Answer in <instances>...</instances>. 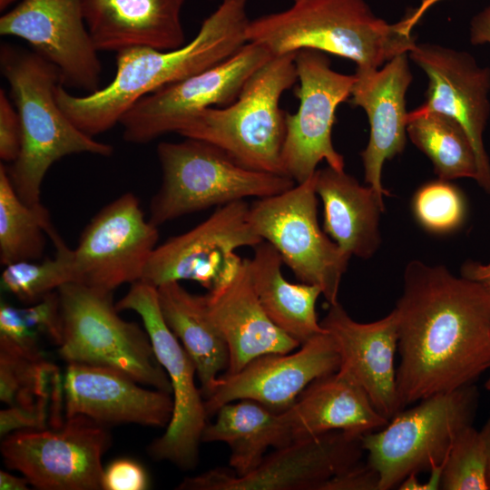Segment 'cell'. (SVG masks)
<instances>
[{"label":"cell","instance_id":"obj_1","mask_svg":"<svg viewBox=\"0 0 490 490\" xmlns=\"http://www.w3.org/2000/svg\"><path fill=\"white\" fill-rule=\"evenodd\" d=\"M394 310L401 410L474 384L490 368V293L480 283L413 260Z\"/></svg>","mask_w":490,"mask_h":490},{"label":"cell","instance_id":"obj_2","mask_svg":"<svg viewBox=\"0 0 490 490\" xmlns=\"http://www.w3.org/2000/svg\"><path fill=\"white\" fill-rule=\"evenodd\" d=\"M247 1L221 0L195 37L181 47L117 53L114 78L103 88L77 96L59 83L55 98L60 108L90 136L110 130L141 98L220 64L248 43Z\"/></svg>","mask_w":490,"mask_h":490},{"label":"cell","instance_id":"obj_3","mask_svg":"<svg viewBox=\"0 0 490 490\" xmlns=\"http://www.w3.org/2000/svg\"><path fill=\"white\" fill-rule=\"evenodd\" d=\"M247 41L272 56L315 50L378 69L416 44L400 20L389 24L364 0H299L281 12L250 20Z\"/></svg>","mask_w":490,"mask_h":490},{"label":"cell","instance_id":"obj_4","mask_svg":"<svg viewBox=\"0 0 490 490\" xmlns=\"http://www.w3.org/2000/svg\"><path fill=\"white\" fill-rule=\"evenodd\" d=\"M0 64L22 125L20 153L7 172L19 198L37 207L42 182L55 162L84 152L107 157L113 148L81 131L62 111L55 98L60 74L50 62L5 44Z\"/></svg>","mask_w":490,"mask_h":490},{"label":"cell","instance_id":"obj_5","mask_svg":"<svg viewBox=\"0 0 490 490\" xmlns=\"http://www.w3.org/2000/svg\"><path fill=\"white\" fill-rule=\"evenodd\" d=\"M296 54L272 56L232 103L201 111L177 133L210 142L248 169L285 176L281 151L287 112L279 102L298 81Z\"/></svg>","mask_w":490,"mask_h":490},{"label":"cell","instance_id":"obj_6","mask_svg":"<svg viewBox=\"0 0 490 490\" xmlns=\"http://www.w3.org/2000/svg\"><path fill=\"white\" fill-rule=\"evenodd\" d=\"M157 156L162 184L151 200L149 219L157 227L211 207L276 195L296 184L287 176L248 169L201 140L161 142Z\"/></svg>","mask_w":490,"mask_h":490},{"label":"cell","instance_id":"obj_7","mask_svg":"<svg viewBox=\"0 0 490 490\" xmlns=\"http://www.w3.org/2000/svg\"><path fill=\"white\" fill-rule=\"evenodd\" d=\"M60 356L68 363L111 368L140 384L172 393L146 330L122 319L112 291L69 282L57 290Z\"/></svg>","mask_w":490,"mask_h":490},{"label":"cell","instance_id":"obj_8","mask_svg":"<svg viewBox=\"0 0 490 490\" xmlns=\"http://www.w3.org/2000/svg\"><path fill=\"white\" fill-rule=\"evenodd\" d=\"M478 401L474 384L436 394L363 435L362 447L378 473L379 490L396 488L408 475L443 463L456 436L473 425Z\"/></svg>","mask_w":490,"mask_h":490},{"label":"cell","instance_id":"obj_9","mask_svg":"<svg viewBox=\"0 0 490 490\" xmlns=\"http://www.w3.org/2000/svg\"><path fill=\"white\" fill-rule=\"evenodd\" d=\"M249 220L279 253L302 283L318 287L329 305L338 302L342 277L351 258L319 226L316 173L276 195L250 205Z\"/></svg>","mask_w":490,"mask_h":490},{"label":"cell","instance_id":"obj_10","mask_svg":"<svg viewBox=\"0 0 490 490\" xmlns=\"http://www.w3.org/2000/svg\"><path fill=\"white\" fill-rule=\"evenodd\" d=\"M115 307L118 311L132 310L141 317L172 385V416L163 435L151 444L149 453L156 460L192 468L209 417L201 388L195 384L194 362L162 316L157 287L136 281Z\"/></svg>","mask_w":490,"mask_h":490},{"label":"cell","instance_id":"obj_11","mask_svg":"<svg viewBox=\"0 0 490 490\" xmlns=\"http://www.w3.org/2000/svg\"><path fill=\"white\" fill-rule=\"evenodd\" d=\"M295 64L299 105L295 113L286 115L281 163L284 175L301 183L316 173L322 161L344 171V157L333 145L332 129L337 108L350 98L356 75L333 70L328 57L315 50L299 51Z\"/></svg>","mask_w":490,"mask_h":490},{"label":"cell","instance_id":"obj_12","mask_svg":"<svg viewBox=\"0 0 490 490\" xmlns=\"http://www.w3.org/2000/svg\"><path fill=\"white\" fill-rule=\"evenodd\" d=\"M109 444L102 424L74 416L53 430L13 432L0 449L6 466L38 489L98 490L103 489L102 456Z\"/></svg>","mask_w":490,"mask_h":490},{"label":"cell","instance_id":"obj_13","mask_svg":"<svg viewBox=\"0 0 490 490\" xmlns=\"http://www.w3.org/2000/svg\"><path fill=\"white\" fill-rule=\"evenodd\" d=\"M271 57L261 45L248 42L220 64L141 98L120 120L124 140L149 142L178 132L204 109L232 103L249 78Z\"/></svg>","mask_w":490,"mask_h":490},{"label":"cell","instance_id":"obj_14","mask_svg":"<svg viewBox=\"0 0 490 490\" xmlns=\"http://www.w3.org/2000/svg\"><path fill=\"white\" fill-rule=\"evenodd\" d=\"M363 452L361 436L334 430L275 448L244 475L217 468L184 478L177 489L321 490L331 477L359 462Z\"/></svg>","mask_w":490,"mask_h":490},{"label":"cell","instance_id":"obj_15","mask_svg":"<svg viewBox=\"0 0 490 490\" xmlns=\"http://www.w3.org/2000/svg\"><path fill=\"white\" fill-rule=\"evenodd\" d=\"M249 209L245 201L220 206L191 230L157 246L141 280L158 287L187 279L212 290L238 265V249L262 241L250 223Z\"/></svg>","mask_w":490,"mask_h":490},{"label":"cell","instance_id":"obj_16","mask_svg":"<svg viewBox=\"0 0 490 490\" xmlns=\"http://www.w3.org/2000/svg\"><path fill=\"white\" fill-rule=\"evenodd\" d=\"M158 239V227L146 220L137 197L122 194L84 228L73 250L74 282L113 292L141 280Z\"/></svg>","mask_w":490,"mask_h":490},{"label":"cell","instance_id":"obj_17","mask_svg":"<svg viewBox=\"0 0 490 490\" xmlns=\"http://www.w3.org/2000/svg\"><path fill=\"white\" fill-rule=\"evenodd\" d=\"M408 56L428 78L425 102L409 113H437L457 122L476 154V182L490 193V162L483 141L490 115V67L480 66L467 52L436 44L416 43Z\"/></svg>","mask_w":490,"mask_h":490},{"label":"cell","instance_id":"obj_18","mask_svg":"<svg viewBox=\"0 0 490 490\" xmlns=\"http://www.w3.org/2000/svg\"><path fill=\"white\" fill-rule=\"evenodd\" d=\"M0 34L26 41L55 66L64 86L99 89L102 65L82 0H23L1 16Z\"/></svg>","mask_w":490,"mask_h":490},{"label":"cell","instance_id":"obj_19","mask_svg":"<svg viewBox=\"0 0 490 490\" xmlns=\"http://www.w3.org/2000/svg\"><path fill=\"white\" fill-rule=\"evenodd\" d=\"M335 340L325 329L294 353H270L250 361L239 372L220 376L204 399L208 416L225 404L251 399L277 412L290 407L314 380L338 370Z\"/></svg>","mask_w":490,"mask_h":490},{"label":"cell","instance_id":"obj_20","mask_svg":"<svg viewBox=\"0 0 490 490\" xmlns=\"http://www.w3.org/2000/svg\"><path fill=\"white\" fill-rule=\"evenodd\" d=\"M320 325L337 345L340 358L338 371L360 386L375 408L390 420L401 411L395 368L397 351L395 310L378 320L360 323L337 302L329 305Z\"/></svg>","mask_w":490,"mask_h":490},{"label":"cell","instance_id":"obj_21","mask_svg":"<svg viewBox=\"0 0 490 490\" xmlns=\"http://www.w3.org/2000/svg\"><path fill=\"white\" fill-rule=\"evenodd\" d=\"M408 58V53H403L381 68H357L349 98L368 119L369 139L360 153L365 182L383 201L389 195L382 184L384 164L401 153L407 142L406 94L413 80Z\"/></svg>","mask_w":490,"mask_h":490},{"label":"cell","instance_id":"obj_22","mask_svg":"<svg viewBox=\"0 0 490 490\" xmlns=\"http://www.w3.org/2000/svg\"><path fill=\"white\" fill-rule=\"evenodd\" d=\"M138 384L111 368L68 363L64 377L65 416H83L102 425L166 427L173 411L171 394Z\"/></svg>","mask_w":490,"mask_h":490},{"label":"cell","instance_id":"obj_23","mask_svg":"<svg viewBox=\"0 0 490 490\" xmlns=\"http://www.w3.org/2000/svg\"><path fill=\"white\" fill-rule=\"evenodd\" d=\"M209 314L229 350L224 375L239 372L252 359L270 353H289L300 343L279 328L268 317L254 291L249 259L206 295Z\"/></svg>","mask_w":490,"mask_h":490},{"label":"cell","instance_id":"obj_24","mask_svg":"<svg viewBox=\"0 0 490 490\" xmlns=\"http://www.w3.org/2000/svg\"><path fill=\"white\" fill-rule=\"evenodd\" d=\"M185 0H82L95 48L116 52L133 47L172 50L184 44L181 20Z\"/></svg>","mask_w":490,"mask_h":490},{"label":"cell","instance_id":"obj_25","mask_svg":"<svg viewBox=\"0 0 490 490\" xmlns=\"http://www.w3.org/2000/svg\"><path fill=\"white\" fill-rule=\"evenodd\" d=\"M282 412L292 441L334 430L362 436L389 421L360 386L338 371L314 380Z\"/></svg>","mask_w":490,"mask_h":490},{"label":"cell","instance_id":"obj_26","mask_svg":"<svg viewBox=\"0 0 490 490\" xmlns=\"http://www.w3.org/2000/svg\"><path fill=\"white\" fill-rule=\"evenodd\" d=\"M316 191L323 203V230L348 255L371 258L380 242L384 201L370 187L329 166L316 172Z\"/></svg>","mask_w":490,"mask_h":490},{"label":"cell","instance_id":"obj_27","mask_svg":"<svg viewBox=\"0 0 490 490\" xmlns=\"http://www.w3.org/2000/svg\"><path fill=\"white\" fill-rule=\"evenodd\" d=\"M162 316L191 358L205 399L229 366L228 346L208 310L206 296L189 292L180 281L157 287Z\"/></svg>","mask_w":490,"mask_h":490},{"label":"cell","instance_id":"obj_28","mask_svg":"<svg viewBox=\"0 0 490 490\" xmlns=\"http://www.w3.org/2000/svg\"><path fill=\"white\" fill-rule=\"evenodd\" d=\"M253 249V256L249 259L250 278L270 320L300 345L324 332L316 312L320 289L288 281L281 272L283 260L269 242L262 240Z\"/></svg>","mask_w":490,"mask_h":490},{"label":"cell","instance_id":"obj_29","mask_svg":"<svg viewBox=\"0 0 490 490\" xmlns=\"http://www.w3.org/2000/svg\"><path fill=\"white\" fill-rule=\"evenodd\" d=\"M216 421L207 424L201 442H222L230 449V466L238 476L254 470L270 447L292 441L283 412L251 399L228 403L217 411Z\"/></svg>","mask_w":490,"mask_h":490},{"label":"cell","instance_id":"obj_30","mask_svg":"<svg viewBox=\"0 0 490 490\" xmlns=\"http://www.w3.org/2000/svg\"><path fill=\"white\" fill-rule=\"evenodd\" d=\"M407 133L412 143L431 161L438 179L478 177L476 154L462 126L437 113H407Z\"/></svg>","mask_w":490,"mask_h":490},{"label":"cell","instance_id":"obj_31","mask_svg":"<svg viewBox=\"0 0 490 490\" xmlns=\"http://www.w3.org/2000/svg\"><path fill=\"white\" fill-rule=\"evenodd\" d=\"M48 211L25 204L17 195L7 172L0 166V261L35 260L42 257L46 239L55 233Z\"/></svg>","mask_w":490,"mask_h":490},{"label":"cell","instance_id":"obj_32","mask_svg":"<svg viewBox=\"0 0 490 490\" xmlns=\"http://www.w3.org/2000/svg\"><path fill=\"white\" fill-rule=\"evenodd\" d=\"M40 335H45L55 344H60L61 318L57 290L24 309L1 303L0 349L33 361L41 360Z\"/></svg>","mask_w":490,"mask_h":490},{"label":"cell","instance_id":"obj_33","mask_svg":"<svg viewBox=\"0 0 490 490\" xmlns=\"http://www.w3.org/2000/svg\"><path fill=\"white\" fill-rule=\"evenodd\" d=\"M55 255L41 262L24 260L5 266L2 289L24 302H37L63 285L74 282L73 254L59 234L52 239Z\"/></svg>","mask_w":490,"mask_h":490},{"label":"cell","instance_id":"obj_34","mask_svg":"<svg viewBox=\"0 0 490 490\" xmlns=\"http://www.w3.org/2000/svg\"><path fill=\"white\" fill-rule=\"evenodd\" d=\"M412 211L418 224L426 231L446 234L463 225L466 206L457 187L438 179L417 189L412 199Z\"/></svg>","mask_w":490,"mask_h":490},{"label":"cell","instance_id":"obj_35","mask_svg":"<svg viewBox=\"0 0 490 490\" xmlns=\"http://www.w3.org/2000/svg\"><path fill=\"white\" fill-rule=\"evenodd\" d=\"M440 489L489 490L485 445L473 425L456 436L445 460Z\"/></svg>","mask_w":490,"mask_h":490},{"label":"cell","instance_id":"obj_36","mask_svg":"<svg viewBox=\"0 0 490 490\" xmlns=\"http://www.w3.org/2000/svg\"><path fill=\"white\" fill-rule=\"evenodd\" d=\"M22 144V125L19 113L5 90H0V158L14 162Z\"/></svg>","mask_w":490,"mask_h":490},{"label":"cell","instance_id":"obj_37","mask_svg":"<svg viewBox=\"0 0 490 490\" xmlns=\"http://www.w3.org/2000/svg\"><path fill=\"white\" fill-rule=\"evenodd\" d=\"M148 485L146 471L132 459L114 460L103 470V490H144Z\"/></svg>","mask_w":490,"mask_h":490},{"label":"cell","instance_id":"obj_38","mask_svg":"<svg viewBox=\"0 0 490 490\" xmlns=\"http://www.w3.org/2000/svg\"><path fill=\"white\" fill-rule=\"evenodd\" d=\"M47 400H39L35 407L10 406L0 412V434L2 436L20 430L44 429Z\"/></svg>","mask_w":490,"mask_h":490},{"label":"cell","instance_id":"obj_39","mask_svg":"<svg viewBox=\"0 0 490 490\" xmlns=\"http://www.w3.org/2000/svg\"><path fill=\"white\" fill-rule=\"evenodd\" d=\"M321 490H379V475L368 462L359 461L328 480Z\"/></svg>","mask_w":490,"mask_h":490},{"label":"cell","instance_id":"obj_40","mask_svg":"<svg viewBox=\"0 0 490 490\" xmlns=\"http://www.w3.org/2000/svg\"><path fill=\"white\" fill-rule=\"evenodd\" d=\"M469 37L473 44H490V5L478 12L471 19Z\"/></svg>","mask_w":490,"mask_h":490},{"label":"cell","instance_id":"obj_41","mask_svg":"<svg viewBox=\"0 0 490 490\" xmlns=\"http://www.w3.org/2000/svg\"><path fill=\"white\" fill-rule=\"evenodd\" d=\"M461 276L480 283L490 293V262L466 261L461 268Z\"/></svg>","mask_w":490,"mask_h":490},{"label":"cell","instance_id":"obj_42","mask_svg":"<svg viewBox=\"0 0 490 490\" xmlns=\"http://www.w3.org/2000/svg\"><path fill=\"white\" fill-rule=\"evenodd\" d=\"M28 480L24 477H18L9 473L0 472V489L1 490H25L28 489Z\"/></svg>","mask_w":490,"mask_h":490},{"label":"cell","instance_id":"obj_43","mask_svg":"<svg viewBox=\"0 0 490 490\" xmlns=\"http://www.w3.org/2000/svg\"><path fill=\"white\" fill-rule=\"evenodd\" d=\"M443 0H423L416 9H415L412 14L407 15V24L409 29L413 30V27L417 24L425 14V12L433 5Z\"/></svg>","mask_w":490,"mask_h":490},{"label":"cell","instance_id":"obj_44","mask_svg":"<svg viewBox=\"0 0 490 490\" xmlns=\"http://www.w3.org/2000/svg\"><path fill=\"white\" fill-rule=\"evenodd\" d=\"M481 436L484 441L485 455H486V475L487 484L490 490V418L485 422L480 430Z\"/></svg>","mask_w":490,"mask_h":490},{"label":"cell","instance_id":"obj_45","mask_svg":"<svg viewBox=\"0 0 490 490\" xmlns=\"http://www.w3.org/2000/svg\"><path fill=\"white\" fill-rule=\"evenodd\" d=\"M16 0H0V10L3 11Z\"/></svg>","mask_w":490,"mask_h":490},{"label":"cell","instance_id":"obj_46","mask_svg":"<svg viewBox=\"0 0 490 490\" xmlns=\"http://www.w3.org/2000/svg\"><path fill=\"white\" fill-rule=\"evenodd\" d=\"M485 387L490 393V375H489L487 380L485 381Z\"/></svg>","mask_w":490,"mask_h":490},{"label":"cell","instance_id":"obj_47","mask_svg":"<svg viewBox=\"0 0 490 490\" xmlns=\"http://www.w3.org/2000/svg\"><path fill=\"white\" fill-rule=\"evenodd\" d=\"M292 1L295 2V1H299V0H292Z\"/></svg>","mask_w":490,"mask_h":490}]
</instances>
